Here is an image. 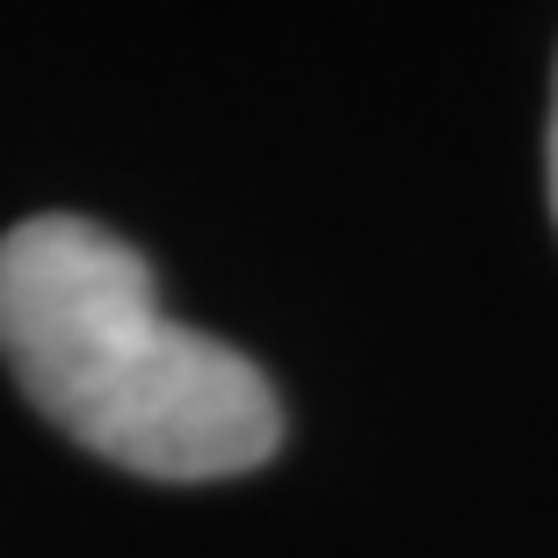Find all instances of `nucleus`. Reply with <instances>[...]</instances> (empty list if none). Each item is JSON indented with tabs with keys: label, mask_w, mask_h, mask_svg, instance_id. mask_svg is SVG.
Wrapping results in <instances>:
<instances>
[{
	"label": "nucleus",
	"mask_w": 558,
	"mask_h": 558,
	"mask_svg": "<svg viewBox=\"0 0 558 558\" xmlns=\"http://www.w3.org/2000/svg\"><path fill=\"white\" fill-rule=\"evenodd\" d=\"M0 355L73 442L138 478H232L283 442L269 377L167 319L145 254L65 210L0 240Z\"/></svg>",
	"instance_id": "obj_1"
},
{
	"label": "nucleus",
	"mask_w": 558,
	"mask_h": 558,
	"mask_svg": "<svg viewBox=\"0 0 558 558\" xmlns=\"http://www.w3.org/2000/svg\"><path fill=\"white\" fill-rule=\"evenodd\" d=\"M551 210H558V87H551Z\"/></svg>",
	"instance_id": "obj_2"
}]
</instances>
